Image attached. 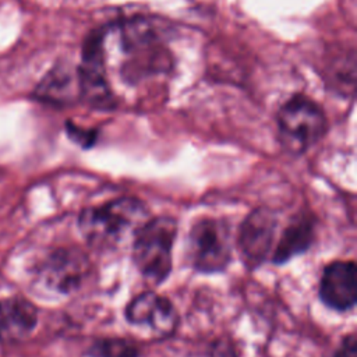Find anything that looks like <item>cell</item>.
Returning a JSON list of instances; mask_svg holds the SVG:
<instances>
[{
    "label": "cell",
    "instance_id": "obj_1",
    "mask_svg": "<svg viewBox=\"0 0 357 357\" xmlns=\"http://www.w3.org/2000/svg\"><path fill=\"white\" fill-rule=\"evenodd\" d=\"M105 42L117 53L105 49L96 31L92 32L103 54L117 57L116 68L126 85H139L151 77L167 74L172 59L162 31L149 20L135 17L99 28Z\"/></svg>",
    "mask_w": 357,
    "mask_h": 357
},
{
    "label": "cell",
    "instance_id": "obj_2",
    "mask_svg": "<svg viewBox=\"0 0 357 357\" xmlns=\"http://www.w3.org/2000/svg\"><path fill=\"white\" fill-rule=\"evenodd\" d=\"M148 206L135 197H119L88 206L78 216V229L88 245L112 250L121 244L149 219Z\"/></svg>",
    "mask_w": 357,
    "mask_h": 357
},
{
    "label": "cell",
    "instance_id": "obj_3",
    "mask_svg": "<svg viewBox=\"0 0 357 357\" xmlns=\"http://www.w3.org/2000/svg\"><path fill=\"white\" fill-rule=\"evenodd\" d=\"M178 225L172 216L149 218L132 236L131 261L141 276L163 284L173 271V247Z\"/></svg>",
    "mask_w": 357,
    "mask_h": 357
},
{
    "label": "cell",
    "instance_id": "obj_4",
    "mask_svg": "<svg viewBox=\"0 0 357 357\" xmlns=\"http://www.w3.org/2000/svg\"><path fill=\"white\" fill-rule=\"evenodd\" d=\"M233 234L229 223L218 218H199L190 227L184 255L188 265L198 273L215 275L225 272L233 261Z\"/></svg>",
    "mask_w": 357,
    "mask_h": 357
},
{
    "label": "cell",
    "instance_id": "obj_5",
    "mask_svg": "<svg viewBox=\"0 0 357 357\" xmlns=\"http://www.w3.org/2000/svg\"><path fill=\"white\" fill-rule=\"evenodd\" d=\"M276 121L282 145L293 153L307 151L326 131V117L322 109L304 95L287 99L280 106Z\"/></svg>",
    "mask_w": 357,
    "mask_h": 357
},
{
    "label": "cell",
    "instance_id": "obj_6",
    "mask_svg": "<svg viewBox=\"0 0 357 357\" xmlns=\"http://www.w3.org/2000/svg\"><path fill=\"white\" fill-rule=\"evenodd\" d=\"M279 227V213L272 208L259 206L245 216L238 229L236 244L248 271H255L271 259Z\"/></svg>",
    "mask_w": 357,
    "mask_h": 357
},
{
    "label": "cell",
    "instance_id": "obj_7",
    "mask_svg": "<svg viewBox=\"0 0 357 357\" xmlns=\"http://www.w3.org/2000/svg\"><path fill=\"white\" fill-rule=\"evenodd\" d=\"M91 262L77 247L52 251L38 266V280L50 293L68 296L81 289L89 276Z\"/></svg>",
    "mask_w": 357,
    "mask_h": 357
},
{
    "label": "cell",
    "instance_id": "obj_8",
    "mask_svg": "<svg viewBox=\"0 0 357 357\" xmlns=\"http://www.w3.org/2000/svg\"><path fill=\"white\" fill-rule=\"evenodd\" d=\"M124 318L132 326L149 328L158 336H169L178 326V312L165 296L145 290L134 296L124 307Z\"/></svg>",
    "mask_w": 357,
    "mask_h": 357
},
{
    "label": "cell",
    "instance_id": "obj_9",
    "mask_svg": "<svg viewBox=\"0 0 357 357\" xmlns=\"http://www.w3.org/2000/svg\"><path fill=\"white\" fill-rule=\"evenodd\" d=\"M318 297L332 311H351L357 301L356 262L353 259H336L325 265L319 278Z\"/></svg>",
    "mask_w": 357,
    "mask_h": 357
},
{
    "label": "cell",
    "instance_id": "obj_10",
    "mask_svg": "<svg viewBox=\"0 0 357 357\" xmlns=\"http://www.w3.org/2000/svg\"><path fill=\"white\" fill-rule=\"evenodd\" d=\"M315 226L317 223L311 213L298 212L293 215L276 240L271 262L282 266L293 258L305 254L315 240Z\"/></svg>",
    "mask_w": 357,
    "mask_h": 357
},
{
    "label": "cell",
    "instance_id": "obj_11",
    "mask_svg": "<svg viewBox=\"0 0 357 357\" xmlns=\"http://www.w3.org/2000/svg\"><path fill=\"white\" fill-rule=\"evenodd\" d=\"M39 311L25 297L0 298V343H15L28 337L38 326Z\"/></svg>",
    "mask_w": 357,
    "mask_h": 357
},
{
    "label": "cell",
    "instance_id": "obj_12",
    "mask_svg": "<svg viewBox=\"0 0 357 357\" xmlns=\"http://www.w3.org/2000/svg\"><path fill=\"white\" fill-rule=\"evenodd\" d=\"M36 96L56 105H67L82 99L78 68L71 70L63 66L49 71L38 85Z\"/></svg>",
    "mask_w": 357,
    "mask_h": 357
},
{
    "label": "cell",
    "instance_id": "obj_13",
    "mask_svg": "<svg viewBox=\"0 0 357 357\" xmlns=\"http://www.w3.org/2000/svg\"><path fill=\"white\" fill-rule=\"evenodd\" d=\"M86 357H141V346L130 337L103 336L95 339L85 351Z\"/></svg>",
    "mask_w": 357,
    "mask_h": 357
},
{
    "label": "cell",
    "instance_id": "obj_14",
    "mask_svg": "<svg viewBox=\"0 0 357 357\" xmlns=\"http://www.w3.org/2000/svg\"><path fill=\"white\" fill-rule=\"evenodd\" d=\"M209 357H240V347L234 339L222 336L211 344Z\"/></svg>",
    "mask_w": 357,
    "mask_h": 357
},
{
    "label": "cell",
    "instance_id": "obj_15",
    "mask_svg": "<svg viewBox=\"0 0 357 357\" xmlns=\"http://www.w3.org/2000/svg\"><path fill=\"white\" fill-rule=\"evenodd\" d=\"M331 357H357V336L356 333H347L342 337L337 347Z\"/></svg>",
    "mask_w": 357,
    "mask_h": 357
}]
</instances>
